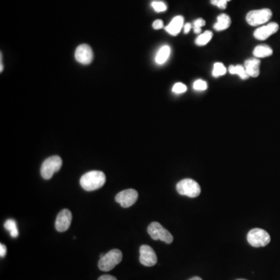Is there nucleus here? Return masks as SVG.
I'll return each mask as SVG.
<instances>
[{
    "label": "nucleus",
    "instance_id": "11",
    "mask_svg": "<svg viewBox=\"0 0 280 280\" xmlns=\"http://www.w3.org/2000/svg\"><path fill=\"white\" fill-rule=\"evenodd\" d=\"M72 222V213L65 209L59 212L56 220V229L59 232H65L70 227Z\"/></svg>",
    "mask_w": 280,
    "mask_h": 280
},
{
    "label": "nucleus",
    "instance_id": "3",
    "mask_svg": "<svg viewBox=\"0 0 280 280\" xmlns=\"http://www.w3.org/2000/svg\"><path fill=\"white\" fill-rule=\"evenodd\" d=\"M63 165V160L59 156H52L44 160L41 168L42 177L45 180L52 178L54 173L59 172Z\"/></svg>",
    "mask_w": 280,
    "mask_h": 280
},
{
    "label": "nucleus",
    "instance_id": "1",
    "mask_svg": "<svg viewBox=\"0 0 280 280\" xmlns=\"http://www.w3.org/2000/svg\"><path fill=\"white\" fill-rule=\"evenodd\" d=\"M106 181L105 173L100 171L87 172L80 178V185L87 192L101 189Z\"/></svg>",
    "mask_w": 280,
    "mask_h": 280
},
{
    "label": "nucleus",
    "instance_id": "35",
    "mask_svg": "<svg viewBox=\"0 0 280 280\" xmlns=\"http://www.w3.org/2000/svg\"><path fill=\"white\" fill-rule=\"evenodd\" d=\"M227 2H229V1H231V0H227Z\"/></svg>",
    "mask_w": 280,
    "mask_h": 280
},
{
    "label": "nucleus",
    "instance_id": "14",
    "mask_svg": "<svg viewBox=\"0 0 280 280\" xmlns=\"http://www.w3.org/2000/svg\"><path fill=\"white\" fill-rule=\"evenodd\" d=\"M260 61L257 59H248L244 63L245 68L248 76L251 77H257L259 76Z\"/></svg>",
    "mask_w": 280,
    "mask_h": 280
},
{
    "label": "nucleus",
    "instance_id": "9",
    "mask_svg": "<svg viewBox=\"0 0 280 280\" xmlns=\"http://www.w3.org/2000/svg\"><path fill=\"white\" fill-rule=\"evenodd\" d=\"M139 261L147 267L153 266L157 262V257L154 251L149 245H142L139 248Z\"/></svg>",
    "mask_w": 280,
    "mask_h": 280
},
{
    "label": "nucleus",
    "instance_id": "20",
    "mask_svg": "<svg viewBox=\"0 0 280 280\" xmlns=\"http://www.w3.org/2000/svg\"><path fill=\"white\" fill-rule=\"evenodd\" d=\"M213 38V33L212 31H206L203 34L199 35L195 40V44L198 46H204L210 42Z\"/></svg>",
    "mask_w": 280,
    "mask_h": 280
},
{
    "label": "nucleus",
    "instance_id": "34",
    "mask_svg": "<svg viewBox=\"0 0 280 280\" xmlns=\"http://www.w3.org/2000/svg\"><path fill=\"white\" fill-rule=\"evenodd\" d=\"M244 280V279H239V280Z\"/></svg>",
    "mask_w": 280,
    "mask_h": 280
},
{
    "label": "nucleus",
    "instance_id": "12",
    "mask_svg": "<svg viewBox=\"0 0 280 280\" xmlns=\"http://www.w3.org/2000/svg\"><path fill=\"white\" fill-rule=\"evenodd\" d=\"M279 28L280 27H279L278 23H269V24L258 28L254 33V36L258 40L265 41L268 39L271 35L277 33L279 31Z\"/></svg>",
    "mask_w": 280,
    "mask_h": 280
},
{
    "label": "nucleus",
    "instance_id": "4",
    "mask_svg": "<svg viewBox=\"0 0 280 280\" xmlns=\"http://www.w3.org/2000/svg\"><path fill=\"white\" fill-rule=\"evenodd\" d=\"M177 193L181 195H186L189 198H196L201 193L200 185L198 182L190 178L181 180L176 186Z\"/></svg>",
    "mask_w": 280,
    "mask_h": 280
},
{
    "label": "nucleus",
    "instance_id": "19",
    "mask_svg": "<svg viewBox=\"0 0 280 280\" xmlns=\"http://www.w3.org/2000/svg\"><path fill=\"white\" fill-rule=\"evenodd\" d=\"M4 227L10 232L12 237H18V235H19V231H18L17 223L14 219H7L4 223Z\"/></svg>",
    "mask_w": 280,
    "mask_h": 280
},
{
    "label": "nucleus",
    "instance_id": "18",
    "mask_svg": "<svg viewBox=\"0 0 280 280\" xmlns=\"http://www.w3.org/2000/svg\"><path fill=\"white\" fill-rule=\"evenodd\" d=\"M229 72L231 74L238 75L240 78L243 79V80H247L249 77L245 68L242 65H231L229 67Z\"/></svg>",
    "mask_w": 280,
    "mask_h": 280
},
{
    "label": "nucleus",
    "instance_id": "22",
    "mask_svg": "<svg viewBox=\"0 0 280 280\" xmlns=\"http://www.w3.org/2000/svg\"><path fill=\"white\" fill-rule=\"evenodd\" d=\"M193 87L195 90H206L207 89V84L206 81L202 80H198L193 84Z\"/></svg>",
    "mask_w": 280,
    "mask_h": 280
},
{
    "label": "nucleus",
    "instance_id": "27",
    "mask_svg": "<svg viewBox=\"0 0 280 280\" xmlns=\"http://www.w3.org/2000/svg\"><path fill=\"white\" fill-rule=\"evenodd\" d=\"M227 2H228L227 0H218L216 6H218L221 10H224L227 7Z\"/></svg>",
    "mask_w": 280,
    "mask_h": 280
},
{
    "label": "nucleus",
    "instance_id": "24",
    "mask_svg": "<svg viewBox=\"0 0 280 280\" xmlns=\"http://www.w3.org/2000/svg\"><path fill=\"white\" fill-rule=\"evenodd\" d=\"M172 90H173V93H185L187 90V86L182 83H177L173 85Z\"/></svg>",
    "mask_w": 280,
    "mask_h": 280
},
{
    "label": "nucleus",
    "instance_id": "23",
    "mask_svg": "<svg viewBox=\"0 0 280 280\" xmlns=\"http://www.w3.org/2000/svg\"><path fill=\"white\" fill-rule=\"evenodd\" d=\"M151 6L154 9L155 11L157 12V13H160V12H164L167 10V5L162 2H152L151 3Z\"/></svg>",
    "mask_w": 280,
    "mask_h": 280
},
{
    "label": "nucleus",
    "instance_id": "8",
    "mask_svg": "<svg viewBox=\"0 0 280 280\" xmlns=\"http://www.w3.org/2000/svg\"><path fill=\"white\" fill-rule=\"evenodd\" d=\"M138 196L139 194L137 191L132 189H126L117 194L115 201L122 207L128 208L135 204L137 201Z\"/></svg>",
    "mask_w": 280,
    "mask_h": 280
},
{
    "label": "nucleus",
    "instance_id": "7",
    "mask_svg": "<svg viewBox=\"0 0 280 280\" xmlns=\"http://www.w3.org/2000/svg\"><path fill=\"white\" fill-rule=\"evenodd\" d=\"M272 16L273 13L269 9L252 10L247 14L246 21L251 26H258L267 23L272 18Z\"/></svg>",
    "mask_w": 280,
    "mask_h": 280
},
{
    "label": "nucleus",
    "instance_id": "15",
    "mask_svg": "<svg viewBox=\"0 0 280 280\" xmlns=\"http://www.w3.org/2000/svg\"><path fill=\"white\" fill-rule=\"evenodd\" d=\"M231 18L227 14H220L217 18V22L214 24V28L215 31H224L231 26Z\"/></svg>",
    "mask_w": 280,
    "mask_h": 280
},
{
    "label": "nucleus",
    "instance_id": "13",
    "mask_svg": "<svg viewBox=\"0 0 280 280\" xmlns=\"http://www.w3.org/2000/svg\"><path fill=\"white\" fill-rule=\"evenodd\" d=\"M184 27V18L182 16H177L173 18L171 23L165 27L167 32L172 36H176L181 32Z\"/></svg>",
    "mask_w": 280,
    "mask_h": 280
},
{
    "label": "nucleus",
    "instance_id": "28",
    "mask_svg": "<svg viewBox=\"0 0 280 280\" xmlns=\"http://www.w3.org/2000/svg\"><path fill=\"white\" fill-rule=\"evenodd\" d=\"M7 249H6V245L1 244H0V256L1 258H4L6 256Z\"/></svg>",
    "mask_w": 280,
    "mask_h": 280
},
{
    "label": "nucleus",
    "instance_id": "26",
    "mask_svg": "<svg viewBox=\"0 0 280 280\" xmlns=\"http://www.w3.org/2000/svg\"><path fill=\"white\" fill-rule=\"evenodd\" d=\"M163 27H164V23L161 20H156L152 23V27L155 30H159V29L163 28Z\"/></svg>",
    "mask_w": 280,
    "mask_h": 280
},
{
    "label": "nucleus",
    "instance_id": "31",
    "mask_svg": "<svg viewBox=\"0 0 280 280\" xmlns=\"http://www.w3.org/2000/svg\"><path fill=\"white\" fill-rule=\"evenodd\" d=\"M201 31H202V29L198 28V27H194V32L195 34H200Z\"/></svg>",
    "mask_w": 280,
    "mask_h": 280
},
{
    "label": "nucleus",
    "instance_id": "25",
    "mask_svg": "<svg viewBox=\"0 0 280 280\" xmlns=\"http://www.w3.org/2000/svg\"><path fill=\"white\" fill-rule=\"evenodd\" d=\"M194 27H198V28H201V27H203L206 24V21L202 19V18H198V19L195 20L194 21Z\"/></svg>",
    "mask_w": 280,
    "mask_h": 280
},
{
    "label": "nucleus",
    "instance_id": "10",
    "mask_svg": "<svg viewBox=\"0 0 280 280\" xmlns=\"http://www.w3.org/2000/svg\"><path fill=\"white\" fill-rule=\"evenodd\" d=\"M75 58L78 63L83 65H88L93 61V51L88 44H80L78 48H76Z\"/></svg>",
    "mask_w": 280,
    "mask_h": 280
},
{
    "label": "nucleus",
    "instance_id": "17",
    "mask_svg": "<svg viewBox=\"0 0 280 280\" xmlns=\"http://www.w3.org/2000/svg\"><path fill=\"white\" fill-rule=\"evenodd\" d=\"M273 51L268 45H258L254 49V56L257 58H265L272 56Z\"/></svg>",
    "mask_w": 280,
    "mask_h": 280
},
{
    "label": "nucleus",
    "instance_id": "5",
    "mask_svg": "<svg viewBox=\"0 0 280 280\" xmlns=\"http://www.w3.org/2000/svg\"><path fill=\"white\" fill-rule=\"evenodd\" d=\"M247 240L254 248H261L270 243L271 237L269 233L265 230L255 228L248 232Z\"/></svg>",
    "mask_w": 280,
    "mask_h": 280
},
{
    "label": "nucleus",
    "instance_id": "30",
    "mask_svg": "<svg viewBox=\"0 0 280 280\" xmlns=\"http://www.w3.org/2000/svg\"><path fill=\"white\" fill-rule=\"evenodd\" d=\"M191 28H192L191 23H187L186 24H185V26H184V32H185V34H188L191 31Z\"/></svg>",
    "mask_w": 280,
    "mask_h": 280
},
{
    "label": "nucleus",
    "instance_id": "16",
    "mask_svg": "<svg viewBox=\"0 0 280 280\" xmlns=\"http://www.w3.org/2000/svg\"><path fill=\"white\" fill-rule=\"evenodd\" d=\"M170 54H171V48L168 45L163 46L162 48H160L158 52L156 54V63L159 65H162L164 63H166L168 58H169Z\"/></svg>",
    "mask_w": 280,
    "mask_h": 280
},
{
    "label": "nucleus",
    "instance_id": "29",
    "mask_svg": "<svg viewBox=\"0 0 280 280\" xmlns=\"http://www.w3.org/2000/svg\"><path fill=\"white\" fill-rule=\"evenodd\" d=\"M98 280H117V279L110 275H104V276H101Z\"/></svg>",
    "mask_w": 280,
    "mask_h": 280
},
{
    "label": "nucleus",
    "instance_id": "6",
    "mask_svg": "<svg viewBox=\"0 0 280 280\" xmlns=\"http://www.w3.org/2000/svg\"><path fill=\"white\" fill-rule=\"evenodd\" d=\"M148 234L153 240H160L166 244H172L173 237L172 234L157 222H152L147 228Z\"/></svg>",
    "mask_w": 280,
    "mask_h": 280
},
{
    "label": "nucleus",
    "instance_id": "33",
    "mask_svg": "<svg viewBox=\"0 0 280 280\" xmlns=\"http://www.w3.org/2000/svg\"><path fill=\"white\" fill-rule=\"evenodd\" d=\"M218 0H211V3L214 6H216V3H217Z\"/></svg>",
    "mask_w": 280,
    "mask_h": 280
},
{
    "label": "nucleus",
    "instance_id": "21",
    "mask_svg": "<svg viewBox=\"0 0 280 280\" xmlns=\"http://www.w3.org/2000/svg\"><path fill=\"white\" fill-rule=\"evenodd\" d=\"M227 73V69L223 64L220 63H215L214 65V69H213V76L214 77H219L220 76H223Z\"/></svg>",
    "mask_w": 280,
    "mask_h": 280
},
{
    "label": "nucleus",
    "instance_id": "2",
    "mask_svg": "<svg viewBox=\"0 0 280 280\" xmlns=\"http://www.w3.org/2000/svg\"><path fill=\"white\" fill-rule=\"evenodd\" d=\"M122 260V253L120 250L112 249L101 258L98 267L101 271L108 272L114 269Z\"/></svg>",
    "mask_w": 280,
    "mask_h": 280
},
{
    "label": "nucleus",
    "instance_id": "32",
    "mask_svg": "<svg viewBox=\"0 0 280 280\" xmlns=\"http://www.w3.org/2000/svg\"><path fill=\"white\" fill-rule=\"evenodd\" d=\"M202 280V279L200 278V277H193V278L190 279V280Z\"/></svg>",
    "mask_w": 280,
    "mask_h": 280
}]
</instances>
